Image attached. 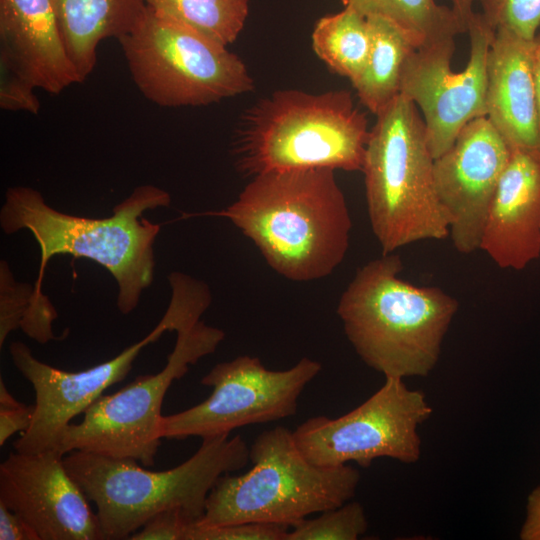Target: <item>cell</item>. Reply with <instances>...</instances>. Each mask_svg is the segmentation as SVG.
<instances>
[{
  "label": "cell",
  "instance_id": "24",
  "mask_svg": "<svg viewBox=\"0 0 540 540\" xmlns=\"http://www.w3.org/2000/svg\"><path fill=\"white\" fill-rule=\"evenodd\" d=\"M291 528L286 540H356L367 531L368 521L363 506L348 501Z\"/></svg>",
  "mask_w": 540,
  "mask_h": 540
},
{
  "label": "cell",
  "instance_id": "32",
  "mask_svg": "<svg viewBox=\"0 0 540 540\" xmlns=\"http://www.w3.org/2000/svg\"><path fill=\"white\" fill-rule=\"evenodd\" d=\"M533 73L535 84V96L538 113V127L540 136V34L537 35L534 48Z\"/></svg>",
  "mask_w": 540,
  "mask_h": 540
},
{
  "label": "cell",
  "instance_id": "27",
  "mask_svg": "<svg viewBox=\"0 0 540 540\" xmlns=\"http://www.w3.org/2000/svg\"><path fill=\"white\" fill-rule=\"evenodd\" d=\"M36 87L6 59L0 57V107L6 111H26L37 115L39 100Z\"/></svg>",
  "mask_w": 540,
  "mask_h": 540
},
{
  "label": "cell",
  "instance_id": "31",
  "mask_svg": "<svg viewBox=\"0 0 540 540\" xmlns=\"http://www.w3.org/2000/svg\"><path fill=\"white\" fill-rule=\"evenodd\" d=\"M521 540H540V485L528 495L525 519L519 532Z\"/></svg>",
  "mask_w": 540,
  "mask_h": 540
},
{
  "label": "cell",
  "instance_id": "3",
  "mask_svg": "<svg viewBox=\"0 0 540 540\" xmlns=\"http://www.w3.org/2000/svg\"><path fill=\"white\" fill-rule=\"evenodd\" d=\"M396 253L356 271L337 314L360 359L385 377H426L437 365L459 303L442 289L399 277Z\"/></svg>",
  "mask_w": 540,
  "mask_h": 540
},
{
  "label": "cell",
  "instance_id": "20",
  "mask_svg": "<svg viewBox=\"0 0 540 540\" xmlns=\"http://www.w3.org/2000/svg\"><path fill=\"white\" fill-rule=\"evenodd\" d=\"M366 18L370 51L361 75L352 85L361 103L377 115L400 94L404 65L417 46L393 21L377 15Z\"/></svg>",
  "mask_w": 540,
  "mask_h": 540
},
{
  "label": "cell",
  "instance_id": "15",
  "mask_svg": "<svg viewBox=\"0 0 540 540\" xmlns=\"http://www.w3.org/2000/svg\"><path fill=\"white\" fill-rule=\"evenodd\" d=\"M0 503L40 540H104L96 513L56 449L11 452L0 465Z\"/></svg>",
  "mask_w": 540,
  "mask_h": 540
},
{
  "label": "cell",
  "instance_id": "33",
  "mask_svg": "<svg viewBox=\"0 0 540 540\" xmlns=\"http://www.w3.org/2000/svg\"><path fill=\"white\" fill-rule=\"evenodd\" d=\"M480 0H452V9L468 30V23L474 15V3Z\"/></svg>",
  "mask_w": 540,
  "mask_h": 540
},
{
  "label": "cell",
  "instance_id": "22",
  "mask_svg": "<svg viewBox=\"0 0 540 540\" xmlns=\"http://www.w3.org/2000/svg\"><path fill=\"white\" fill-rule=\"evenodd\" d=\"M343 3L365 17L377 15L393 21L411 36L417 48L467 32L453 9L435 0H345Z\"/></svg>",
  "mask_w": 540,
  "mask_h": 540
},
{
  "label": "cell",
  "instance_id": "19",
  "mask_svg": "<svg viewBox=\"0 0 540 540\" xmlns=\"http://www.w3.org/2000/svg\"><path fill=\"white\" fill-rule=\"evenodd\" d=\"M67 54L82 81L93 71L99 43L119 39L141 19L145 0H53Z\"/></svg>",
  "mask_w": 540,
  "mask_h": 540
},
{
  "label": "cell",
  "instance_id": "11",
  "mask_svg": "<svg viewBox=\"0 0 540 540\" xmlns=\"http://www.w3.org/2000/svg\"><path fill=\"white\" fill-rule=\"evenodd\" d=\"M321 369L318 361L307 357L277 371L248 355L218 363L201 379L202 385L212 387L211 395L193 407L163 416L160 435L162 439H203L291 417L304 388Z\"/></svg>",
  "mask_w": 540,
  "mask_h": 540
},
{
  "label": "cell",
  "instance_id": "30",
  "mask_svg": "<svg viewBox=\"0 0 540 540\" xmlns=\"http://www.w3.org/2000/svg\"><path fill=\"white\" fill-rule=\"evenodd\" d=\"M0 540H40V537L21 516L0 503Z\"/></svg>",
  "mask_w": 540,
  "mask_h": 540
},
{
  "label": "cell",
  "instance_id": "18",
  "mask_svg": "<svg viewBox=\"0 0 540 540\" xmlns=\"http://www.w3.org/2000/svg\"><path fill=\"white\" fill-rule=\"evenodd\" d=\"M0 57L49 94L82 82L64 46L53 0H0Z\"/></svg>",
  "mask_w": 540,
  "mask_h": 540
},
{
  "label": "cell",
  "instance_id": "34",
  "mask_svg": "<svg viewBox=\"0 0 540 540\" xmlns=\"http://www.w3.org/2000/svg\"><path fill=\"white\" fill-rule=\"evenodd\" d=\"M342 1L344 2L345 0H342Z\"/></svg>",
  "mask_w": 540,
  "mask_h": 540
},
{
  "label": "cell",
  "instance_id": "4",
  "mask_svg": "<svg viewBox=\"0 0 540 540\" xmlns=\"http://www.w3.org/2000/svg\"><path fill=\"white\" fill-rule=\"evenodd\" d=\"M368 121L347 90H277L247 108L231 150L247 177L270 171L327 168L362 171Z\"/></svg>",
  "mask_w": 540,
  "mask_h": 540
},
{
  "label": "cell",
  "instance_id": "26",
  "mask_svg": "<svg viewBox=\"0 0 540 540\" xmlns=\"http://www.w3.org/2000/svg\"><path fill=\"white\" fill-rule=\"evenodd\" d=\"M289 528L283 524L263 522L207 527L194 524L189 540H286Z\"/></svg>",
  "mask_w": 540,
  "mask_h": 540
},
{
  "label": "cell",
  "instance_id": "9",
  "mask_svg": "<svg viewBox=\"0 0 540 540\" xmlns=\"http://www.w3.org/2000/svg\"><path fill=\"white\" fill-rule=\"evenodd\" d=\"M176 343L164 368L138 376L114 394L100 396L78 424L62 432L57 450L85 451L112 458L135 459L152 466L161 444V407L171 384L224 340L223 330L203 321L176 331Z\"/></svg>",
  "mask_w": 540,
  "mask_h": 540
},
{
  "label": "cell",
  "instance_id": "7",
  "mask_svg": "<svg viewBox=\"0 0 540 540\" xmlns=\"http://www.w3.org/2000/svg\"><path fill=\"white\" fill-rule=\"evenodd\" d=\"M252 468L222 475L210 491L198 526L244 522L287 525L339 507L356 493L359 472L345 464L322 467L299 449L293 432L277 426L259 434L249 448Z\"/></svg>",
  "mask_w": 540,
  "mask_h": 540
},
{
  "label": "cell",
  "instance_id": "8",
  "mask_svg": "<svg viewBox=\"0 0 540 540\" xmlns=\"http://www.w3.org/2000/svg\"><path fill=\"white\" fill-rule=\"evenodd\" d=\"M118 40L135 85L159 106L209 105L254 88L245 63L227 46L149 6Z\"/></svg>",
  "mask_w": 540,
  "mask_h": 540
},
{
  "label": "cell",
  "instance_id": "29",
  "mask_svg": "<svg viewBox=\"0 0 540 540\" xmlns=\"http://www.w3.org/2000/svg\"><path fill=\"white\" fill-rule=\"evenodd\" d=\"M34 405L17 401L8 391L2 378L0 380V445L17 432H24L30 426Z\"/></svg>",
  "mask_w": 540,
  "mask_h": 540
},
{
  "label": "cell",
  "instance_id": "2",
  "mask_svg": "<svg viewBox=\"0 0 540 540\" xmlns=\"http://www.w3.org/2000/svg\"><path fill=\"white\" fill-rule=\"evenodd\" d=\"M170 202L167 191L141 185L113 207L111 216L96 219L58 211L39 191L16 186L5 193L0 226L6 234L28 230L39 245L40 269L33 292L38 308H54L42 293L48 261L56 255H72L90 259L112 274L119 289L117 307L122 314H129L154 277L153 244L160 226L143 213L167 207Z\"/></svg>",
  "mask_w": 540,
  "mask_h": 540
},
{
  "label": "cell",
  "instance_id": "25",
  "mask_svg": "<svg viewBox=\"0 0 540 540\" xmlns=\"http://www.w3.org/2000/svg\"><path fill=\"white\" fill-rule=\"evenodd\" d=\"M481 13L494 29L535 40L540 28V0H480Z\"/></svg>",
  "mask_w": 540,
  "mask_h": 540
},
{
  "label": "cell",
  "instance_id": "12",
  "mask_svg": "<svg viewBox=\"0 0 540 540\" xmlns=\"http://www.w3.org/2000/svg\"><path fill=\"white\" fill-rule=\"evenodd\" d=\"M467 32L470 54L462 71L451 68L454 39L416 48L402 71L400 93L422 110L434 159L453 145L467 123L486 116L487 59L495 30L474 13Z\"/></svg>",
  "mask_w": 540,
  "mask_h": 540
},
{
  "label": "cell",
  "instance_id": "6",
  "mask_svg": "<svg viewBox=\"0 0 540 540\" xmlns=\"http://www.w3.org/2000/svg\"><path fill=\"white\" fill-rule=\"evenodd\" d=\"M376 116L362 172L368 217L382 254L446 238L449 219L437 195L435 159L417 106L400 93Z\"/></svg>",
  "mask_w": 540,
  "mask_h": 540
},
{
  "label": "cell",
  "instance_id": "10",
  "mask_svg": "<svg viewBox=\"0 0 540 540\" xmlns=\"http://www.w3.org/2000/svg\"><path fill=\"white\" fill-rule=\"evenodd\" d=\"M432 412L423 391L408 388L402 378L385 377L384 384L352 411L337 418L311 417L293 436L317 466L355 462L366 468L383 457L414 464L421 457L419 427Z\"/></svg>",
  "mask_w": 540,
  "mask_h": 540
},
{
  "label": "cell",
  "instance_id": "21",
  "mask_svg": "<svg viewBox=\"0 0 540 540\" xmlns=\"http://www.w3.org/2000/svg\"><path fill=\"white\" fill-rule=\"evenodd\" d=\"M312 47L327 66L353 84L361 75L370 51L367 18L351 6L316 23Z\"/></svg>",
  "mask_w": 540,
  "mask_h": 540
},
{
  "label": "cell",
  "instance_id": "16",
  "mask_svg": "<svg viewBox=\"0 0 540 540\" xmlns=\"http://www.w3.org/2000/svg\"><path fill=\"white\" fill-rule=\"evenodd\" d=\"M500 267L522 270L540 256V157L511 151L480 243Z\"/></svg>",
  "mask_w": 540,
  "mask_h": 540
},
{
  "label": "cell",
  "instance_id": "1",
  "mask_svg": "<svg viewBox=\"0 0 540 540\" xmlns=\"http://www.w3.org/2000/svg\"><path fill=\"white\" fill-rule=\"evenodd\" d=\"M335 170L270 171L251 177L237 199L213 212L229 219L282 277L329 276L349 248L352 220Z\"/></svg>",
  "mask_w": 540,
  "mask_h": 540
},
{
  "label": "cell",
  "instance_id": "5",
  "mask_svg": "<svg viewBox=\"0 0 540 540\" xmlns=\"http://www.w3.org/2000/svg\"><path fill=\"white\" fill-rule=\"evenodd\" d=\"M240 435L203 438L185 462L165 471H150L131 458H112L85 451L64 457L65 466L89 501L104 539H128L155 514L180 508L196 522L217 480L249 462Z\"/></svg>",
  "mask_w": 540,
  "mask_h": 540
},
{
  "label": "cell",
  "instance_id": "28",
  "mask_svg": "<svg viewBox=\"0 0 540 540\" xmlns=\"http://www.w3.org/2000/svg\"><path fill=\"white\" fill-rule=\"evenodd\" d=\"M195 523L196 521L182 509L171 508L155 514L128 539L189 540V534Z\"/></svg>",
  "mask_w": 540,
  "mask_h": 540
},
{
  "label": "cell",
  "instance_id": "14",
  "mask_svg": "<svg viewBox=\"0 0 540 540\" xmlns=\"http://www.w3.org/2000/svg\"><path fill=\"white\" fill-rule=\"evenodd\" d=\"M511 150L486 116L467 123L453 145L434 160L438 198L449 219L454 248L480 249L488 210Z\"/></svg>",
  "mask_w": 540,
  "mask_h": 540
},
{
  "label": "cell",
  "instance_id": "23",
  "mask_svg": "<svg viewBox=\"0 0 540 540\" xmlns=\"http://www.w3.org/2000/svg\"><path fill=\"white\" fill-rule=\"evenodd\" d=\"M157 13L227 46L242 31L248 0H145Z\"/></svg>",
  "mask_w": 540,
  "mask_h": 540
},
{
  "label": "cell",
  "instance_id": "17",
  "mask_svg": "<svg viewBox=\"0 0 540 540\" xmlns=\"http://www.w3.org/2000/svg\"><path fill=\"white\" fill-rule=\"evenodd\" d=\"M535 40L497 29L487 59L486 117L511 151L540 157L533 73Z\"/></svg>",
  "mask_w": 540,
  "mask_h": 540
},
{
  "label": "cell",
  "instance_id": "13",
  "mask_svg": "<svg viewBox=\"0 0 540 540\" xmlns=\"http://www.w3.org/2000/svg\"><path fill=\"white\" fill-rule=\"evenodd\" d=\"M178 322L176 311L168 307L143 339L110 360L76 372L50 366L35 358L25 343L12 342L9 346L12 362L35 392L31 424L13 443L14 450L20 453L57 450L61 434L70 421L84 413L106 389L122 381L142 349L163 333L175 331Z\"/></svg>",
  "mask_w": 540,
  "mask_h": 540
}]
</instances>
